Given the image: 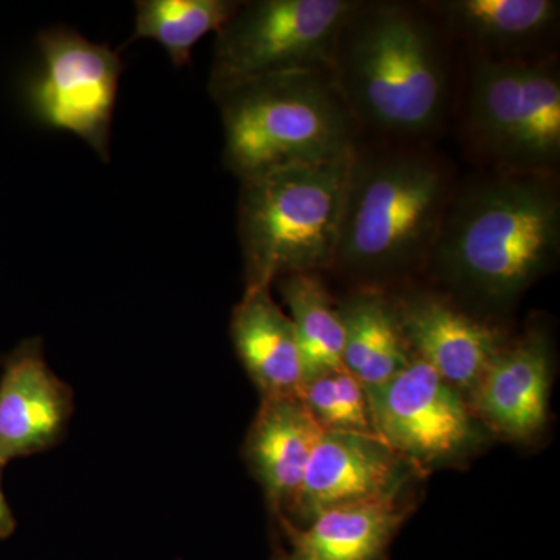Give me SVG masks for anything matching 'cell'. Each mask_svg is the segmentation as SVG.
Instances as JSON below:
<instances>
[{"instance_id": "obj_1", "label": "cell", "mask_w": 560, "mask_h": 560, "mask_svg": "<svg viewBox=\"0 0 560 560\" xmlns=\"http://www.w3.org/2000/svg\"><path fill=\"white\" fill-rule=\"evenodd\" d=\"M559 249L555 173L493 172L456 189L430 260L453 287L504 305L552 267Z\"/></svg>"}, {"instance_id": "obj_2", "label": "cell", "mask_w": 560, "mask_h": 560, "mask_svg": "<svg viewBox=\"0 0 560 560\" xmlns=\"http://www.w3.org/2000/svg\"><path fill=\"white\" fill-rule=\"evenodd\" d=\"M436 32L416 7L357 0L330 73L361 131L415 139L440 124L451 81Z\"/></svg>"}, {"instance_id": "obj_3", "label": "cell", "mask_w": 560, "mask_h": 560, "mask_svg": "<svg viewBox=\"0 0 560 560\" xmlns=\"http://www.w3.org/2000/svg\"><path fill=\"white\" fill-rule=\"evenodd\" d=\"M455 191L452 167L436 154L359 142L331 268L368 280L427 264Z\"/></svg>"}, {"instance_id": "obj_4", "label": "cell", "mask_w": 560, "mask_h": 560, "mask_svg": "<svg viewBox=\"0 0 560 560\" xmlns=\"http://www.w3.org/2000/svg\"><path fill=\"white\" fill-rule=\"evenodd\" d=\"M223 121V161L238 179L320 164L353 153L361 130L330 70L246 81L213 98Z\"/></svg>"}, {"instance_id": "obj_5", "label": "cell", "mask_w": 560, "mask_h": 560, "mask_svg": "<svg viewBox=\"0 0 560 560\" xmlns=\"http://www.w3.org/2000/svg\"><path fill=\"white\" fill-rule=\"evenodd\" d=\"M350 156L241 180L237 232L246 289H271L285 276L331 268Z\"/></svg>"}, {"instance_id": "obj_6", "label": "cell", "mask_w": 560, "mask_h": 560, "mask_svg": "<svg viewBox=\"0 0 560 560\" xmlns=\"http://www.w3.org/2000/svg\"><path fill=\"white\" fill-rule=\"evenodd\" d=\"M466 135L495 172L555 173L560 160V79L555 61L477 58Z\"/></svg>"}, {"instance_id": "obj_7", "label": "cell", "mask_w": 560, "mask_h": 560, "mask_svg": "<svg viewBox=\"0 0 560 560\" xmlns=\"http://www.w3.org/2000/svg\"><path fill=\"white\" fill-rule=\"evenodd\" d=\"M357 0L241 2L217 32L212 98L246 83L290 72L330 70L338 36Z\"/></svg>"}, {"instance_id": "obj_8", "label": "cell", "mask_w": 560, "mask_h": 560, "mask_svg": "<svg viewBox=\"0 0 560 560\" xmlns=\"http://www.w3.org/2000/svg\"><path fill=\"white\" fill-rule=\"evenodd\" d=\"M36 44L43 68L27 88L33 116L46 127L77 136L108 162L124 70L119 51L92 43L66 25L39 32Z\"/></svg>"}, {"instance_id": "obj_9", "label": "cell", "mask_w": 560, "mask_h": 560, "mask_svg": "<svg viewBox=\"0 0 560 560\" xmlns=\"http://www.w3.org/2000/svg\"><path fill=\"white\" fill-rule=\"evenodd\" d=\"M364 393L375 436L412 469L453 463L481 442L477 416L463 394L416 357Z\"/></svg>"}, {"instance_id": "obj_10", "label": "cell", "mask_w": 560, "mask_h": 560, "mask_svg": "<svg viewBox=\"0 0 560 560\" xmlns=\"http://www.w3.org/2000/svg\"><path fill=\"white\" fill-rule=\"evenodd\" d=\"M408 469L377 436L324 431L287 510L298 521L289 522L300 526L329 508L400 495Z\"/></svg>"}, {"instance_id": "obj_11", "label": "cell", "mask_w": 560, "mask_h": 560, "mask_svg": "<svg viewBox=\"0 0 560 560\" xmlns=\"http://www.w3.org/2000/svg\"><path fill=\"white\" fill-rule=\"evenodd\" d=\"M390 304L412 357L429 364L459 393H470L506 346L497 327L441 294L410 291Z\"/></svg>"}, {"instance_id": "obj_12", "label": "cell", "mask_w": 560, "mask_h": 560, "mask_svg": "<svg viewBox=\"0 0 560 560\" xmlns=\"http://www.w3.org/2000/svg\"><path fill=\"white\" fill-rule=\"evenodd\" d=\"M73 412V390L44 357L40 338H28L2 359L0 459L27 458L55 447Z\"/></svg>"}, {"instance_id": "obj_13", "label": "cell", "mask_w": 560, "mask_h": 560, "mask_svg": "<svg viewBox=\"0 0 560 560\" xmlns=\"http://www.w3.org/2000/svg\"><path fill=\"white\" fill-rule=\"evenodd\" d=\"M551 342L541 329L506 345L470 390L471 411L511 441H528L548 419Z\"/></svg>"}, {"instance_id": "obj_14", "label": "cell", "mask_w": 560, "mask_h": 560, "mask_svg": "<svg viewBox=\"0 0 560 560\" xmlns=\"http://www.w3.org/2000/svg\"><path fill=\"white\" fill-rule=\"evenodd\" d=\"M404 506L397 495L329 508L300 526L278 517L285 544L271 560H386Z\"/></svg>"}, {"instance_id": "obj_15", "label": "cell", "mask_w": 560, "mask_h": 560, "mask_svg": "<svg viewBox=\"0 0 560 560\" xmlns=\"http://www.w3.org/2000/svg\"><path fill=\"white\" fill-rule=\"evenodd\" d=\"M323 433L300 396L261 399L246 436L245 459L278 517L296 495Z\"/></svg>"}, {"instance_id": "obj_16", "label": "cell", "mask_w": 560, "mask_h": 560, "mask_svg": "<svg viewBox=\"0 0 560 560\" xmlns=\"http://www.w3.org/2000/svg\"><path fill=\"white\" fill-rule=\"evenodd\" d=\"M231 338L261 399L300 396L304 370L296 329L270 289L245 290L232 312Z\"/></svg>"}, {"instance_id": "obj_17", "label": "cell", "mask_w": 560, "mask_h": 560, "mask_svg": "<svg viewBox=\"0 0 560 560\" xmlns=\"http://www.w3.org/2000/svg\"><path fill=\"white\" fill-rule=\"evenodd\" d=\"M552 0H447L431 3L451 32L478 51L477 58L529 57L526 51L555 31Z\"/></svg>"}, {"instance_id": "obj_18", "label": "cell", "mask_w": 560, "mask_h": 560, "mask_svg": "<svg viewBox=\"0 0 560 560\" xmlns=\"http://www.w3.org/2000/svg\"><path fill=\"white\" fill-rule=\"evenodd\" d=\"M345 329V370L364 386L382 385L415 359L401 337L396 312L381 290L357 291L338 305Z\"/></svg>"}, {"instance_id": "obj_19", "label": "cell", "mask_w": 560, "mask_h": 560, "mask_svg": "<svg viewBox=\"0 0 560 560\" xmlns=\"http://www.w3.org/2000/svg\"><path fill=\"white\" fill-rule=\"evenodd\" d=\"M275 283L296 329L304 382L330 372L346 371L342 363L345 329L340 312L319 272L290 275Z\"/></svg>"}, {"instance_id": "obj_20", "label": "cell", "mask_w": 560, "mask_h": 560, "mask_svg": "<svg viewBox=\"0 0 560 560\" xmlns=\"http://www.w3.org/2000/svg\"><path fill=\"white\" fill-rule=\"evenodd\" d=\"M238 0H139L136 39H153L167 51L176 69L189 65L191 50L209 33H217L238 9Z\"/></svg>"}, {"instance_id": "obj_21", "label": "cell", "mask_w": 560, "mask_h": 560, "mask_svg": "<svg viewBox=\"0 0 560 560\" xmlns=\"http://www.w3.org/2000/svg\"><path fill=\"white\" fill-rule=\"evenodd\" d=\"M300 397L324 431L372 434L363 385L348 371L330 372L304 382Z\"/></svg>"}, {"instance_id": "obj_22", "label": "cell", "mask_w": 560, "mask_h": 560, "mask_svg": "<svg viewBox=\"0 0 560 560\" xmlns=\"http://www.w3.org/2000/svg\"><path fill=\"white\" fill-rule=\"evenodd\" d=\"M7 464L0 459V540L9 539L11 534L16 530V518L11 511L9 501H7L5 492L2 489V471Z\"/></svg>"}]
</instances>
